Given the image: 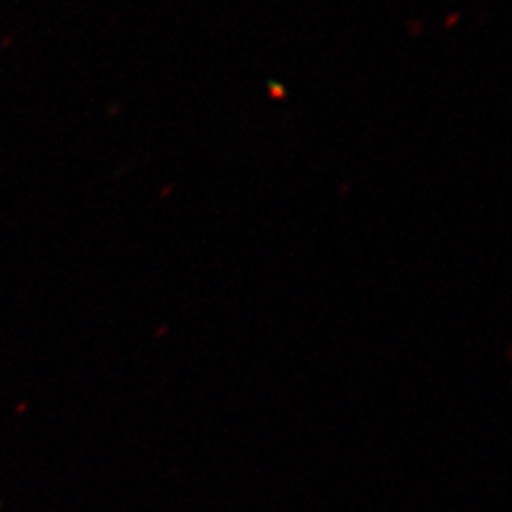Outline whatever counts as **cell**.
I'll list each match as a JSON object with an SVG mask.
<instances>
[]
</instances>
